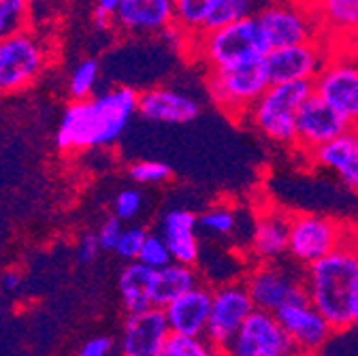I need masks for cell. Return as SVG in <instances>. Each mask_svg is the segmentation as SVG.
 <instances>
[{
  "label": "cell",
  "instance_id": "cell-1",
  "mask_svg": "<svg viewBox=\"0 0 358 356\" xmlns=\"http://www.w3.org/2000/svg\"><path fill=\"white\" fill-rule=\"evenodd\" d=\"M134 113H139V94L126 85L73 101L58 124L56 145L62 152L109 148L120 141Z\"/></svg>",
  "mask_w": 358,
  "mask_h": 356
},
{
  "label": "cell",
  "instance_id": "cell-2",
  "mask_svg": "<svg viewBox=\"0 0 358 356\" xmlns=\"http://www.w3.org/2000/svg\"><path fill=\"white\" fill-rule=\"evenodd\" d=\"M303 284L309 303L335 331L354 327L352 316L358 297V241L345 239L335 252L307 266Z\"/></svg>",
  "mask_w": 358,
  "mask_h": 356
},
{
  "label": "cell",
  "instance_id": "cell-3",
  "mask_svg": "<svg viewBox=\"0 0 358 356\" xmlns=\"http://www.w3.org/2000/svg\"><path fill=\"white\" fill-rule=\"evenodd\" d=\"M190 50L207 66V71L264 58L271 52L264 41L260 24L254 15L235 22L231 26L192 36Z\"/></svg>",
  "mask_w": 358,
  "mask_h": 356
},
{
  "label": "cell",
  "instance_id": "cell-4",
  "mask_svg": "<svg viewBox=\"0 0 358 356\" xmlns=\"http://www.w3.org/2000/svg\"><path fill=\"white\" fill-rule=\"evenodd\" d=\"M311 81L268 85L266 92L250 111L252 126L264 139L278 145H294L296 141V120L303 105L311 99Z\"/></svg>",
  "mask_w": 358,
  "mask_h": 356
},
{
  "label": "cell",
  "instance_id": "cell-5",
  "mask_svg": "<svg viewBox=\"0 0 358 356\" xmlns=\"http://www.w3.org/2000/svg\"><path fill=\"white\" fill-rule=\"evenodd\" d=\"M268 85L264 58L207 71V90L213 103L233 120L248 118Z\"/></svg>",
  "mask_w": 358,
  "mask_h": 356
},
{
  "label": "cell",
  "instance_id": "cell-6",
  "mask_svg": "<svg viewBox=\"0 0 358 356\" xmlns=\"http://www.w3.org/2000/svg\"><path fill=\"white\" fill-rule=\"evenodd\" d=\"M345 239L339 222L318 213H294L290 215L288 258L307 269L343 245Z\"/></svg>",
  "mask_w": 358,
  "mask_h": 356
},
{
  "label": "cell",
  "instance_id": "cell-7",
  "mask_svg": "<svg viewBox=\"0 0 358 356\" xmlns=\"http://www.w3.org/2000/svg\"><path fill=\"white\" fill-rule=\"evenodd\" d=\"M254 307L260 311L275 314L284 305L307 299L303 273H299L292 264L280 262H258L243 280Z\"/></svg>",
  "mask_w": 358,
  "mask_h": 356
},
{
  "label": "cell",
  "instance_id": "cell-8",
  "mask_svg": "<svg viewBox=\"0 0 358 356\" xmlns=\"http://www.w3.org/2000/svg\"><path fill=\"white\" fill-rule=\"evenodd\" d=\"M48 50L28 30L0 41V92H17L28 87L45 69Z\"/></svg>",
  "mask_w": 358,
  "mask_h": 356
},
{
  "label": "cell",
  "instance_id": "cell-9",
  "mask_svg": "<svg viewBox=\"0 0 358 356\" xmlns=\"http://www.w3.org/2000/svg\"><path fill=\"white\" fill-rule=\"evenodd\" d=\"M254 311V301L243 282L220 284L211 292V311L205 339L224 352V348L233 341Z\"/></svg>",
  "mask_w": 358,
  "mask_h": 356
},
{
  "label": "cell",
  "instance_id": "cell-10",
  "mask_svg": "<svg viewBox=\"0 0 358 356\" xmlns=\"http://www.w3.org/2000/svg\"><path fill=\"white\" fill-rule=\"evenodd\" d=\"M224 356H303L275 314L256 309L224 348Z\"/></svg>",
  "mask_w": 358,
  "mask_h": 356
},
{
  "label": "cell",
  "instance_id": "cell-11",
  "mask_svg": "<svg viewBox=\"0 0 358 356\" xmlns=\"http://www.w3.org/2000/svg\"><path fill=\"white\" fill-rule=\"evenodd\" d=\"M313 97L324 101L350 126H358V60L331 58L313 79Z\"/></svg>",
  "mask_w": 358,
  "mask_h": 356
},
{
  "label": "cell",
  "instance_id": "cell-12",
  "mask_svg": "<svg viewBox=\"0 0 358 356\" xmlns=\"http://www.w3.org/2000/svg\"><path fill=\"white\" fill-rule=\"evenodd\" d=\"M268 50H282L318 41L316 15L294 5H271L256 15Z\"/></svg>",
  "mask_w": 358,
  "mask_h": 356
},
{
  "label": "cell",
  "instance_id": "cell-13",
  "mask_svg": "<svg viewBox=\"0 0 358 356\" xmlns=\"http://www.w3.org/2000/svg\"><path fill=\"white\" fill-rule=\"evenodd\" d=\"M275 318L303 356H316L322 352L335 333L331 322L309 303V299H299L284 305L275 311Z\"/></svg>",
  "mask_w": 358,
  "mask_h": 356
},
{
  "label": "cell",
  "instance_id": "cell-14",
  "mask_svg": "<svg viewBox=\"0 0 358 356\" xmlns=\"http://www.w3.org/2000/svg\"><path fill=\"white\" fill-rule=\"evenodd\" d=\"M327 58L318 41L303 43V45L271 50L264 56L266 73L271 85L280 83H296V81H311L316 79L322 69L327 66Z\"/></svg>",
  "mask_w": 358,
  "mask_h": 356
},
{
  "label": "cell",
  "instance_id": "cell-15",
  "mask_svg": "<svg viewBox=\"0 0 358 356\" xmlns=\"http://www.w3.org/2000/svg\"><path fill=\"white\" fill-rule=\"evenodd\" d=\"M348 128H352V126L337 111H333L324 101L311 94V99L303 105L299 120H296L294 148L309 156L311 152H316L324 143L343 135Z\"/></svg>",
  "mask_w": 358,
  "mask_h": 356
},
{
  "label": "cell",
  "instance_id": "cell-16",
  "mask_svg": "<svg viewBox=\"0 0 358 356\" xmlns=\"http://www.w3.org/2000/svg\"><path fill=\"white\" fill-rule=\"evenodd\" d=\"M171 337L169 322L164 311L158 307L128 314L122 339H120V354L122 356H160L166 339Z\"/></svg>",
  "mask_w": 358,
  "mask_h": 356
},
{
  "label": "cell",
  "instance_id": "cell-17",
  "mask_svg": "<svg viewBox=\"0 0 358 356\" xmlns=\"http://www.w3.org/2000/svg\"><path fill=\"white\" fill-rule=\"evenodd\" d=\"M211 292L213 290L201 284L162 309L171 335L205 339L209 311H211Z\"/></svg>",
  "mask_w": 358,
  "mask_h": 356
},
{
  "label": "cell",
  "instance_id": "cell-18",
  "mask_svg": "<svg viewBox=\"0 0 358 356\" xmlns=\"http://www.w3.org/2000/svg\"><path fill=\"white\" fill-rule=\"evenodd\" d=\"M199 113V101L173 87H152L139 94V115L154 124H188L194 122Z\"/></svg>",
  "mask_w": 358,
  "mask_h": 356
},
{
  "label": "cell",
  "instance_id": "cell-19",
  "mask_svg": "<svg viewBox=\"0 0 358 356\" xmlns=\"http://www.w3.org/2000/svg\"><path fill=\"white\" fill-rule=\"evenodd\" d=\"M309 160L333 173L345 188L358 192V126L348 128L337 139L311 152Z\"/></svg>",
  "mask_w": 358,
  "mask_h": 356
},
{
  "label": "cell",
  "instance_id": "cell-20",
  "mask_svg": "<svg viewBox=\"0 0 358 356\" xmlns=\"http://www.w3.org/2000/svg\"><path fill=\"white\" fill-rule=\"evenodd\" d=\"M290 215L266 209L256 215L250 235V250L258 262H280L288 256Z\"/></svg>",
  "mask_w": 358,
  "mask_h": 356
},
{
  "label": "cell",
  "instance_id": "cell-21",
  "mask_svg": "<svg viewBox=\"0 0 358 356\" xmlns=\"http://www.w3.org/2000/svg\"><path fill=\"white\" fill-rule=\"evenodd\" d=\"M113 22L120 30L132 34L164 32L175 24L173 0H124Z\"/></svg>",
  "mask_w": 358,
  "mask_h": 356
},
{
  "label": "cell",
  "instance_id": "cell-22",
  "mask_svg": "<svg viewBox=\"0 0 358 356\" xmlns=\"http://www.w3.org/2000/svg\"><path fill=\"white\" fill-rule=\"evenodd\" d=\"M199 215L188 209L166 211L160 222V235L169 245L173 262L194 266L201 254L199 245Z\"/></svg>",
  "mask_w": 358,
  "mask_h": 356
},
{
  "label": "cell",
  "instance_id": "cell-23",
  "mask_svg": "<svg viewBox=\"0 0 358 356\" xmlns=\"http://www.w3.org/2000/svg\"><path fill=\"white\" fill-rule=\"evenodd\" d=\"M154 278L156 269L152 266L134 260L124 266L120 273L117 288H120V299L126 309V314H137V311H145L154 307Z\"/></svg>",
  "mask_w": 358,
  "mask_h": 356
},
{
  "label": "cell",
  "instance_id": "cell-24",
  "mask_svg": "<svg viewBox=\"0 0 358 356\" xmlns=\"http://www.w3.org/2000/svg\"><path fill=\"white\" fill-rule=\"evenodd\" d=\"M196 286H201V276L196 273L194 266L171 262L164 266V269L156 271L154 297H152L154 307L164 309L169 303H173L179 297H184L186 292L194 290Z\"/></svg>",
  "mask_w": 358,
  "mask_h": 356
},
{
  "label": "cell",
  "instance_id": "cell-25",
  "mask_svg": "<svg viewBox=\"0 0 358 356\" xmlns=\"http://www.w3.org/2000/svg\"><path fill=\"white\" fill-rule=\"evenodd\" d=\"M313 13L331 30L358 34V0H313Z\"/></svg>",
  "mask_w": 358,
  "mask_h": 356
},
{
  "label": "cell",
  "instance_id": "cell-26",
  "mask_svg": "<svg viewBox=\"0 0 358 356\" xmlns=\"http://www.w3.org/2000/svg\"><path fill=\"white\" fill-rule=\"evenodd\" d=\"M215 0H173L175 26L182 28L190 38L201 34L213 11Z\"/></svg>",
  "mask_w": 358,
  "mask_h": 356
},
{
  "label": "cell",
  "instance_id": "cell-27",
  "mask_svg": "<svg viewBox=\"0 0 358 356\" xmlns=\"http://www.w3.org/2000/svg\"><path fill=\"white\" fill-rule=\"evenodd\" d=\"M252 7H254V0H215L213 11L203 32L217 30L224 26H231L235 22H241L245 17H252Z\"/></svg>",
  "mask_w": 358,
  "mask_h": 356
},
{
  "label": "cell",
  "instance_id": "cell-28",
  "mask_svg": "<svg viewBox=\"0 0 358 356\" xmlns=\"http://www.w3.org/2000/svg\"><path fill=\"white\" fill-rule=\"evenodd\" d=\"M30 7L32 0H0V41L28 28Z\"/></svg>",
  "mask_w": 358,
  "mask_h": 356
},
{
  "label": "cell",
  "instance_id": "cell-29",
  "mask_svg": "<svg viewBox=\"0 0 358 356\" xmlns=\"http://www.w3.org/2000/svg\"><path fill=\"white\" fill-rule=\"evenodd\" d=\"M237 213L229 205H213L199 215V229L215 237H231L237 231Z\"/></svg>",
  "mask_w": 358,
  "mask_h": 356
},
{
  "label": "cell",
  "instance_id": "cell-30",
  "mask_svg": "<svg viewBox=\"0 0 358 356\" xmlns=\"http://www.w3.org/2000/svg\"><path fill=\"white\" fill-rule=\"evenodd\" d=\"M99 73H101V66L96 60H81L73 73H71V79H69V94L75 99V101H87L90 94L94 92L96 87V81H99Z\"/></svg>",
  "mask_w": 358,
  "mask_h": 356
},
{
  "label": "cell",
  "instance_id": "cell-31",
  "mask_svg": "<svg viewBox=\"0 0 358 356\" xmlns=\"http://www.w3.org/2000/svg\"><path fill=\"white\" fill-rule=\"evenodd\" d=\"M160 356H224L222 350L211 346L207 339H192L182 335H171Z\"/></svg>",
  "mask_w": 358,
  "mask_h": 356
},
{
  "label": "cell",
  "instance_id": "cell-32",
  "mask_svg": "<svg viewBox=\"0 0 358 356\" xmlns=\"http://www.w3.org/2000/svg\"><path fill=\"white\" fill-rule=\"evenodd\" d=\"M128 173L134 182L145 184V186H158V184L169 182L173 177V169L160 160H139L130 166Z\"/></svg>",
  "mask_w": 358,
  "mask_h": 356
},
{
  "label": "cell",
  "instance_id": "cell-33",
  "mask_svg": "<svg viewBox=\"0 0 358 356\" xmlns=\"http://www.w3.org/2000/svg\"><path fill=\"white\" fill-rule=\"evenodd\" d=\"M139 262L152 266V269H164L166 264L173 262L171 258V252H169V245L166 241L162 239L160 233H148V239L143 243V250L139 254Z\"/></svg>",
  "mask_w": 358,
  "mask_h": 356
},
{
  "label": "cell",
  "instance_id": "cell-34",
  "mask_svg": "<svg viewBox=\"0 0 358 356\" xmlns=\"http://www.w3.org/2000/svg\"><path fill=\"white\" fill-rule=\"evenodd\" d=\"M143 209V194L137 188H126L113 199V215L122 222H132Z\"/></svg>",
  "mask_w": 358,
  "mask_h": 356
},
{
  "label": "cell",
  "instance_id": "cell-35",
  "mask_svg": "<svg viewBox=\"0 0 358 356\" xmlns=\"http://www.w3.org/2000/svg\"><path fill=\"white\" fill-rule=\"evenodd\" d=\"M148 239V231L141 229V227H126L122 237H120V243L115 248V254L128 262H134L139 260V254L143 250V243Z\"/></svg>",
  "mask_w": 358,
  "mask_h": 356
},
{
  "label": "cell",
  "instance_id": "cell-36",
  "mask_svg": "<svg viewBox=\"0 0 358 356\" xmlns=\"http://www.w3.org/2000/svg\"><path fill=\"white\" fill-rule=\"evenodd\" d=\"M124 229H126V227H124V222L117 220L115 215H111L109 220H105L103 225H101V229L96 231L101 248L107 250V252H115V248H117V243H120V237H122V233H124Z\"/></svg>",
  "mask_w": 358,
  "mask_h": 356
},
{
  "label": "cell",
  "instance_id": "cell-37",
  "mask_svg": "<svg viewBox=\"0 0 358 356\" xmlns=\"http://www.w3.org/2000/svg\"><path fill=\"white\" fill-rule=\"evenodd\" d=\"M101 243H99V235L96 233H85L81 239H79V245H77V258L81 264H90L94 262L96 256L101 254Z\"/></svg>",
  "mask_w": 358,
  "mask_h": 356
},
{
  "label": "cell",
  "instance_id": "cell-38",
  "mask_svg": "<svg viewBox=\"0 0 358 356\" xmlns=\"http://www.w3.org/2000/svg\"><path fill=\"white\" fill-rule=\"evenodd\" d=\"M111 350H113L111 337L99 335V337L87 339V341L79 348L77 356H111Z\"/></svg>",
  "mask_w": 358,
  "mask_h": 356
},
{
  "label": "cell",
  "instance_id": "cell-39",
  "mask_svg": "<svg viewBox=\"0 0 358 356\" xmlns=\"http://www.w3.org/2000/svg\"><path fill=\"white\" fill-rule=\"evenodd\" d=\"M0 286H3L5 292H15L22 286V276L17 271H7L3 278H0Z\"/></svg>",
  "mask_w": 358,
  "mask_h": 356
},
{
  "label": "cell",
  "instance_id": "cell-40",
  "mask_svg": "<svg viewBox=\"0 0 358 356\" xmlns=\"http://www.w3.org/2000/svg\"><path fill=\"white\" fill-rule=\"evenodd\" d=\"M124 0H96V9L99 11H105L109 15H115V11L122 7Z\"/></svg>",
  "mask_w": 358,
  "mask_h": 356
},
{
  "label": "cell",
  "instance_id": "cell-41",
  "mask_svg": "<svg viewBox=\"0 0 358 356\" xmlns=\"http://www.w3.org/2000/svg\"><path fill=\"white\" fill-rule=\"evenodd\" d=\"M94 22H96V26L99 28H111V26H115V22H113V15H109V13H105V11H94Z\"/></svg>",
  "mask_w": 358,
  "mask_h": 356
},
{
  "label": "cell",
  "instance_id": "cell-42",
  "mask_svg": "<svg viewBox=\"0 0 358 356\" xmlns=\"http://www.w3.org/2000/svg\"><path fill=\"white\" fill-rule=\"evenodd\" d=\"M352 322H354V327H358V297H356V303H354V316H352Z\"/></svg>",
  "mask_w": 358,
  "mask_h": 356
}]
</instances>
